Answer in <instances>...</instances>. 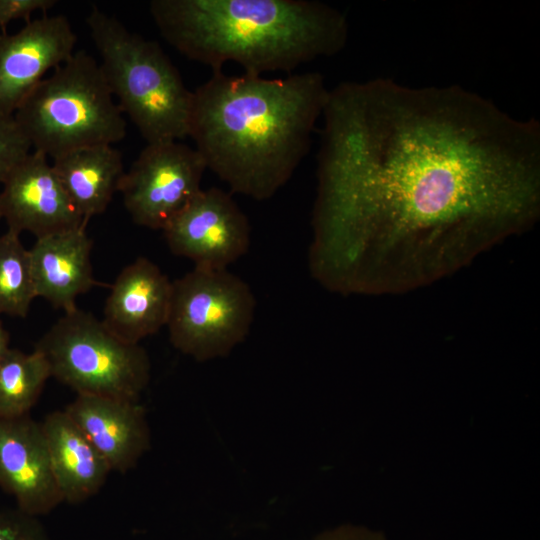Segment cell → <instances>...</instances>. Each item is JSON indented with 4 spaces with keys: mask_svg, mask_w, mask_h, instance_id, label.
<instances>
[{
    "mask_svg": "<svg viewBox=\"0 0 540 540\" xmlns=\"http://www.w3.org/2000/svg\"><path fill=\"white\" fill-rule=\"evenodd\" d=\"M322 115L312 276L342 294L403 293L528 229L540 125L456 85L344 82Z\"/></svg>",
    "mask_w": 540,
    "mask_h": 540,
    "instance_id": "1",
    "label": "cell"
},
{
    "mask_svg": "<svg viewBox=\"0 0 540 540\" xmlns=\"http://www.w3.org/2000/svg\"><path fill=\"white\" fill-rule=\"evenodd\" d=\"M14 118L34 151L56 159L113 145L126 135L124 114L100 64L79 50L27 95Z\"/></svg>",
    "mask_w": 540,
    "mask_h": 540,
    "instance_id": "5",
    "label": "cell"
},
{
    "mask_svg": "<svg viewBox=\"0 0 540 540\" xmlns=\"http://www.w3.org/2000/svg\"><path fill=\"white\" fill-rule=\"evenodd\" d=\"M0 540H50L37 519L20 509L0 512Z\"/></svg>",
    "mask_w": 540,
    "mask_h": 540,
    "instance_id": "21",
    "label": "cell"
},
{
    "mask_svg": "<svg viewBox=\"0 0 540 540\" xmlns=\"http://www.w3.org/2000/svg\"><path fill=\"white\" fill-rule=\"evenodd\" d=\"M56 0H0V28L6 33V26L15 20L31 21L36 11L46 13L56 5Z\"/></svg>",
    "mask_w": 540,
    "mask_h": 540,
    "instance_id": "22",
    "label": "cell"
},
{
    "mask_svg": "<svg viewBox=\"0 0 540 540\" xmlns=\"http://www.w3.org/2000/svg\"><path fill=\"white\" fill-rule=\"evenodd\" d=\"M35 298L29 250L8 229L0 235V315L25 318Z\"/></svg>",
    "mask_w": 540,
    "mask_h": 540,
    "instance_id": "19",
    "label": "cell"
},
{
    "mask_svg": "<svg viewBox=\"0 0 540 540\" xmlns=\"http://www.w3.org/2000/svg\"><path fill=\"white\" fill-rule=\"evenodd\" d=\"M31 148L14 115H0V184L30 153Z\"/></svg>",
    "mask_w": 540,
    "mask_h": 540,
    "instance_id": "20",
    "label": "cell"
},
{
    "mask_svg": "<svg viewBox=\"0 0 540 540\" xmlns=\"http://www.w3.org/2000/svg\"><path fill=\"white\" fill-rule=\"evenodd\" d=\"M0 487L17 508L38 517L63 502L41 423L29 414L0 418Z\"/></svg>",
    "mask_w": 540,
    "mask_h": 540,
    "instance_id": "12",
    "label": "cell"
},
{
    "mask_svg": "<svg viewBox=\"0 0 540 540\" xmlns=\"http://www.w3.org/2000/svg\"><path fill=\"white\" fill-rule=\"evenodd\" d=\"M64 411L112 471L126 473L150 448V430L139 401L77 394Z\"/></svg>",
    "mask_w": 540,
    "mask_h": 540,
    "instance_id": "13",
    "label": "cell"
},
{
    "mask_svg": "<svg viewBox=\"0 0 540 540\" xmlns=\"http://www.w3.org/2000/svg\"><path fill=\"white\" fill-rule=\"evenodd\" d=\"M150 14L162 37L190 60L246 74L292 71L341 51L345 15L309 0H153Z\"/></svg>",
    "mask_w": 540,
    "mask_h": 540,
    "instance_id": "3",
    "label": "cell"
},
{
    "mask_svg": "<svg viewBox=\"0 0 540 540\" xmlns=\"http://www.w3.org/2000/svg\"><path fill=\"white\" fill-rule=\"evenodd\" d=\"M171 296L169 278L151 260L139 257L110 286L102 321L121 340L139 344L166 326Z\"/></svg>",
    "mask_w": 540,
    "mask_h": 540,
    "instance_id": "14",
    "label": "cell"
},
{
    "mask_svg": "<svg viewBox=\"0 0 540 540\" xmlns=\"http://www.w3.org/2000/svg\"><path fill=\"white\" fill-rule=\"evenodd\" d=\"M328 92L317 72L267 79L216 70L193 92L188 136L233 193L269 199L307 154Z\"/></svg>",
    "mask_w": 540,
    "mask_h": 540,
    "instance_id": "2",
    "label": "cell"
},
{
    "mask_svg": "<svg viewBox=\"0 0 540 540\" xmlns=\"http://www.w3.org/2000/svg\"><path fill=\"white\" fill-rule=\"evenodd\" d=\"M200 153L178 141L149 143L124 172L118 192L136 224L163 230L202 189Z\"/></svg>",
    "mask_w": 540,
    "mask_h": 540,
    "instance_id": "8",
    "label": "cell"
},
{
    "mask_svg": "<svg viewBox=\"0 0 540 540\" xmlns=\"http://www.w3.org/2000/svg\"><path fill=\"white\" fill-rule=\"evenodd\" d=\"M41 426L63 502L78 504L97 494L112 470L85 434L64 410L49 413Z\"/></svg>",
    "mask_w": 540,
    "mask_h": 540,
    "instance_id": "16",
    "label": "cell"
},
{
    "mask_svg": "<svg viewBox=\"0 0 540 540\" xmlns=\"http://www.w3.org/2000/svg\"><path fill=\"white\" fill-rule=\"evenodd\" d=\"M50 377L48 362L38 350L10 348L0 360V418L29 414Z\"/></svg>",
    "mask_w": 540,
    "mask_h": 540,
    "instance_id": "18",
    "label": "cell"
},
{
    "mask_svg": "<svg viewBox=\"0 0 540 540\" xmlns=\"http://www.w3.org/2000/svg\"><path fill=\"white\" fill-rule=\"evenodd\" d=\"M255 305L252 290L237 275L194 266L172 282L170 342L197 361L226 356L247 336Z\"/></svg>",
    "mask_w": 540,
    "mask_h": 540,
    "instance_id": "7",
    "label": "cell"
},
{
    "mask_svg": "<svg viewBox=\"0 0 540 540\" xmlns=\"http://www.w3.org/2000/svg\"><path fill=\"white\" fill-rule=\"evenodd\" d=\"M86 23L114 99L147 144L187 137L193 92L160 45L97 7Z\"/></svg>",
    "mask_w": 540,
    "mask_h": 540,
    "instance_id": "4",
    "label": "cell"
},
{
    "mask_svg": "<svg viewBox=\"0 0 540 540\" xmlns=\"http://www.w3.org/2000/svg\"><path fill=\"white\" fill-rule=\"evenodd\" d=\"M316 540H381L375 534L360 528L343 527L328 532Z\"/></svg>",
    "mask_w": 540,
    "mask_h": 540,
    "instance_id": "23",
    "label": "cell"
},
{
    "mask_svg": "<svg viewBox=\"0 0 540 540\" xmlns=\"http://www.w3.org/2000/svg\"><path fill=\"white\" fill-rule=\"evenodd\" d=\"M77 36L63 15H43L0 35V115L12 116L47 72L74 53Z\"/></svg>",
    "mask_w": 540,
    "mask_h": 540,
    "instance_id": "10",
    "label": "cell"
},
{
    "mask_svg": "<svg viewBox=\"0 0 540 540\" xmlns=\"http://www.w3.org/2000/svg\"><path fill=\"white\" fill-rule=\"evenodd\" d=\"M9 347V334L0 319V360L4 357Z\"/></svg>",
    "mask_w": 540,
    "mask_h": 540,
    "instance_id": "24",
    "label": "cell"
},
{
    "mask_svg": "<svg viewBox=\"0 0 540 540\" xmlns=\"http://www.w3.org/2000/svg\"><path fill=\"white\" fill-rule=\"evenodd\" d=\"M51 377L77 394L139 401L150 379V360L140 344L114 335L78 307L58 319L36 343Z\"/></svg>",
    "mask_w": 540,
    "mask_h": 540,
    "instance_id": "6",
    "label": "cell"
},
{
    "mask_svg": "<svg viewBox=\"0 0 540 540\" xmlns=\"http://www.w3.org/2000/svg\"><path fill=\"white\" fill-rule=\"evenodd\" d=\"M93 242L86 226L37 238L29 250L36 297L64 313L98 282L91 264Z\"/></svg>",
    "mask_w": 540,
    "mask_h": 540,
    "instance_id": "15",
    "label": "cell"
},
{
    "mask_svg": "<svg viewBox=\"0 0 540 540\" xmlns=\"http://www.w3.org/2000/svg\"><path fill=\"white\" fill-rule=\"evenodd\" d=\"M171 252L197 267L227 269L250 245V225L232 196L201 189L162 230Z\"/></svg>",
    "mask_w": 540,
    "mask_h": 540,
    "instance_id": "9",
    "label": "cell"
},
{
    "mask_svg": "<svg viewBox=\"0 0 540 540\" xmlns=\"http://www.w3.org/2000/svg\"><path fill=\"white\" fill-rule=\"evenodd\" d=\"M0 215L8 229L37 238L86 226L48 157L30 152L2 183Z\"/></svg>",
    "mask_w": 540,
    "mask_h": 540,
    "instance_id": "11",
    "label": "cell"
},
{
    "mask_svg": "<svg viewBox=\"0 0 540 540\" xmlns=\"http://www.w3.org/2000/svg\"><path fill=\"white\" fill-rule=\"evenodd\" d=\"M52 166L72 204L86 222L107 209L125 172L122 154L113 145L70 152L53 159Z\"/></svg>",
    "mask_w": 540,
    "mask_h": 540,
    "instance_id": "17",
    "label": "cell"
},
{
    "mask_svg": "<svg viewBox=\"0 0 540 540\" xmlns=\"http://www.w3.org/2000/svg\"><path fill=\"white\" fill-rule=\"evenodd\" d=\"M1 219H2V218H1V215H0V220H1Z\"/></svg>",
    "mask_w": 540,
    "mask_h": 540,
    "instance_id": "25",
    "label": "cell"
}]
</instances>
